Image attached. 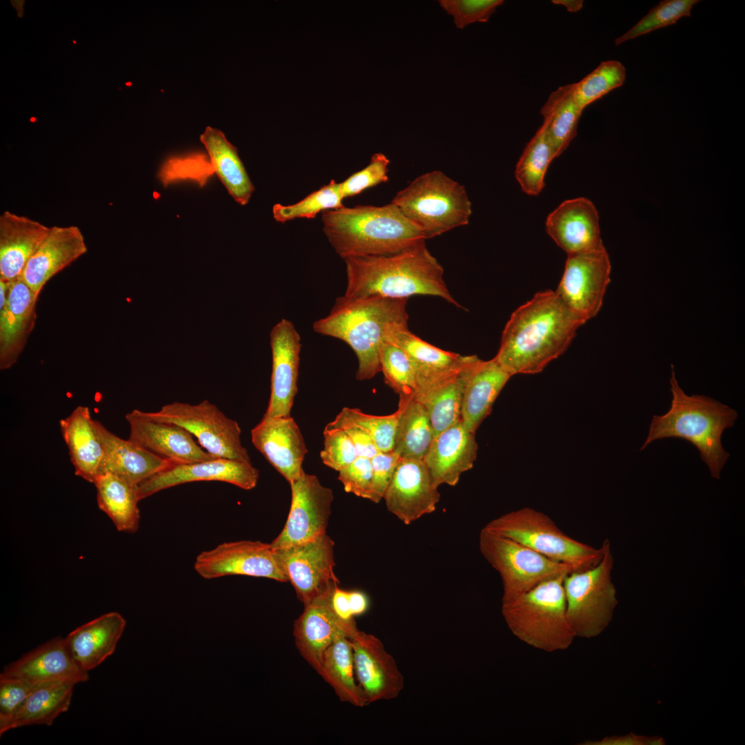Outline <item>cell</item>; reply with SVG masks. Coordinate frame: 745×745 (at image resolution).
Instances as JSON below:
<instances>
[{
	"label": "cell",
	"instance_id": "25",
	"mask_svg": "<svg viewBox=\"0 0 745 745\" xmlns=\"http://www.w3.org/2000/svg\"><path fill=\"white\" fill-rule=\"evenodd\" d=\"M594 203L583 197L563 201L547 217L546 230L567 255L603 246Z\"/></svg>",
	"mask_w": 745,
	"mask_h": 745
},
{
	"label": "cell",
	"instance_id": "50",
	"mask_svg": "<svg viewBox=\"0 0 745 745\" xmlns=\"http://www.w3.org/2000/svg\"><path fill=\"white\" fill-rule=\"evenodd\" d=\"M389 163V159L383 153H375L366 167L340 183L343 198L353 197L368 188L388 181Z\"/></svg>",
	"mask_w": 745,
	"mask_h": 745
},
{
	"label": "cell",
	"instance_id": "43",
	"mask_svg": "<svg viewBox=\"0 0 745 745\" xmlns=\"http://www.w3.org/2000/svg\"><path fill=\"white\" fill-rule=\"evenodd\" d=\"M340 183L332 179L302 200L292 205L276 203L272 208L274 219L284 223L296 218L313 219L321 211L335 210L344 207Z\"/></svg>",
	"mask_w": 745,
	"mask_h": 745
},
{
	"label": "cell",
	"instance_id": "48",
	"mask_svg": "<svg viewBox=\"0 0 745 745\" xmlns=\"http://www.w3.org/2000/svg\"><path fill=\"white\" fill-rule=\"evenodd\" d=\"M323 434L324 448L320 457L328 467L339 472L359 457L351 439L341 428L327 424Z\"/></svg>",
	"mask_w": 745,
	"mask_h": 745
},
{
	"label": "cell",
	"instance_id": "22",
	"mask_svg": "<svg viewBox=\"0 0 745 745\" xmlns=\"http://www.w3.org/2000/svg\"><path fill=\"white\" fill-rule=\"evenodd\" d=\"M255 448L290 484L300 477L308 452L300 429L291 417H263L251 430Z\"/></svg>",
	"mask_w": 745,
	"mask_h": 745
},
{
	"label": "cell",
	"instance_id": "3",
	"mask_svg": "<svg viewBox=\"0 0 745 745\" xmlns=\"http://www.w3.org/2000/svg\"><path fill=\"white\" fill-rule=\"evenodd\" d=\"M408 299L380 297L336 299L330 312L313 323V330L346 343L358 360L357 380L381 372L379 351L395 329L408 326Z\"/></svg>",
	"mask_w": 745,
	"mask_h": 745
},
{
	"label": "cell",
	"instance_id": "56",
	"mask_svg": "<svg viewBox=\"0 0 745 745\" xmlns=\"http://www.w3.org/2000/svg\"><path fill=\"white\" fill-rule=\"evenodd\" d=\"M655 744L657 742L659 744L660 739H655L653 738H647L645 737H637L635 735H627V736H613L607 737L602 740L595 742H584L580 744L584 745H624V744Z\"/></svg>",
	"mask_w": 745,
	"mask_h": 745
},
{
	"label": "cell",
	"instance_id": "6",
	"mask_svg": "<svg viewBox=\"0 0 745 745\" xmlns=\"http://www.w3.org/2000/svg\"><path fill=\"white\" fill-rule=\"evenodd\" d=\"M566 574L544 582L514 599L501 603L504 621L519 640L548 653L570 646L575 636L566 613L563 585Z\"/></svg>",
	"mask_w": 745,
	"mask_h": 745
},
{
	"label": "cell",
	"instance_id": "10",
	"mask_svg": "<svg viewBox=\"0 0 745 745\" xmlns=\"http://www.w3.org/2000/svg\"><path fill=\"white\" fill-rule=\"evenodd\" d=\"M479 548L499 574L503 587L501 603L514 599L544 582L573 571L569 566L551 560L484 527L479 533Z\"/></svg>",
	"mask_w": 745,
	"mask_h": 745
},
{
	"label": "cell",
	"instance_id": "51",
	"mask_svg": "<svg viewBox=\"0 0 745 745\" xmlns=\"http://www.w3.org/2000/svg\"><path fill=\"white\" fill-rule=\"evenodd\" d=\"M41 684L19 679L0 677V727L13 716L30 694Z\"/></svg>",
	"mask_w": 745,
	"mask_h": 745
},
{
	"label": "cell",
	"instance_id": "57",
	"mask_svg": "<svg viewBox=\"0 0 745 745\" xmlns=\"http://www.w3.org/2000/svg\"><path fill=\"white\" fill-rule=\"evenodd\" d=\"M555 4L564 6L568 12H575L579 11L583 6V1L580 0H553Z\"/></svg>",
	"mask_w": 745,
	"mask_h": 745
},
{
	"label": "cell",
	"instance_id": "19",
	"mask_svg": "<svg viewBox=\"0 0 745 745\" xmlns=\"http://www.w3.org/2000/svg\"><path fill=\"white\" fill-rule=\"evenodd\" d=\"M272 351L270 396L263 417L290 416L297 393L300 335L292 321L281 319L270 334Z\"/></svg>",
	"mask_w": 745,
	"mask_h": 745
},
{
	"label": "cell",
	"instance_id": "47",
	"mask_svg": "<svg viewBox=\"0 0 745 745\" xmlns=\"http://www.w3.org/2000/svg\"><path fill=\"white\" fill-rule=\"evenodd\" d=\"M341 411L367 431L380 452L393 450L398 419L397 411L383 416L368 415L359 408L347 407Z\"/></svg>",
	"mask_w": 745,
	"mask_h": 745
},
{
	"label": "cell",
	"instance_id": "8",
	"mask_svg": "<svg viewBox=\"0 0 745 745\" xmlns=\"http://www.w3.org/2000/svg\"><path fill=\"white\" fill-rule=\"evenodd\" d=\"M486 529L512 539L551 560L582 571L596 566L603 549L595 548L566 535L545 513L522 508L490 520Z\"/></svg>",
	"mask_w": 745,
	"mask_h": 745
},
{
	"label": "cell",
	"instance_id": "9",
	"mask_svg": "<svg viewBox=\"0 0 745 745\" xmlns=\"http://www.w3.org/2000/svg\"><path fill=\"white\" fill-rule=\"evenodd\" d=\"M602 547V557L596 566L569 572L564 579L566 613L575 637L599 635L611 621L617 604L611 580L614 559L608 539Z\"/></svg>",
	"mask_w": 745,
	"mask_h": 745
},
{
	"label": "cell",
	"instance_id": "16",
	"mask_svg": "<svg viewBox=\"0 0 745 745\" xmlns=\"http://www.w3.org/2000/svg\"><path fill=\"white\" fill-rule=\"evenodd\" d=\"M349 639L356 679L367 704L398 697L404 688V678L381 641L358 628Z\"/></svg>",
	"mask_w": 745,
	"mask_h": 745
},
{
	"label": "cell",
	"instance_id": "5",
	"mask_svg": "<svg viewBox=\"0 0 745 745\" xmlns=\"http://www.w3.org/2000/svg\"><path fill=\"white\" fill-rule=\"evenodd\" d=\"M670 384V409L662 415L653 416L648 435L640 450L657 439H685L697 448L711 476L719 479L729 457L722 445V435L726 428L734 425L737 411L711 397L687 395L678 384L673 365Z\"/></svg>",
	"mask_w": 745,
	"mask_h": 745
},
{
	"label": "cell",
	"instance_id": "42",
	"mask_svg": "<svg viewBox=\"0 0 745 745\" xmlns=\"http://www.w3.org/2000/svg\"><path fill=\"white\" fill-rule=\"evenodd\" d=\"M625 78L626 70L620 62L615 60L602 61L581 81L573 83L577 105L584 110L590 103L622 86Z\"/></svg>",
	"mask_w": 745,
	"mask_h": 745
},
{
	"label": "cell",
	"instance_id": "36",
	"mask_svg": "<svg viewBox=\"0 0 745 745\" xmlns=\"http://www.w3.org/2000/svg\"><path fill=\"white\" fill-rule=\"evenodd\" d=\"M420 388L417 398L424 406L430 420L434 436L461 420L462 367Z\"/></svg>",
	"mask_w": 745,
	"mask_h": 745
},
{
	"label": "cell",
	"instance_id": "23",
	"mask_svg": "<svg viewBox=\"0 0 745 745\" xmlns=\"http://www.w3.org/2000/svg\"><path fill=\"white\" fill-rule=\"evenodd\" d=\"M462 373L461 420L468 430L475 433L512 375L495 358L484 361L476 355L465 357Z\"/></svg>",
	"mask_w": 745,
	"mask_h": 745
},
{
	"label": "cell",
	"instance_id": "55",
	"mask_svg": "<svg viewBox=\"0 0 745 745\" xmlns=\"http://www.w3.org/2000/svg\"><path fill=\"white\" fill-rule=\"evenodd\" d=\"M328 425L341 428L347 434L359 457L371 459L380 452L367 431L348 418L342 411Z\"/></svg>",
	"mask_w": 745,
	"mask_h": 745
},
{
	"label": "cell",
	"instance_id": "38",
	"mask_svg": "<svg viewBox=\"0 0 745 745\" xmlns=\"http://www.w3.org/2000/svg\"><path fill=\"white\" fill-rule=\"evenodd\" d=\"M318 674L341 702L357 707L367 705L356 679L352 648L347 634L338 635L325 650Z\"/></svg>",
	"mask_w": 745,
	"mask_h": 745
},
{
	"label": "cell",
	"instance_id": "4",
	"mask_svg": "<svg viewBox=\"0 0 745 745\" xmlns=\"http://www.w3.org/2000/svg\"><path fill=\"white\" fill-rule=\"evenodd\" d=\"M321 221L328 241L344 259L390 255L426 239L421 230L391 202L326 210Z\"/></svg>",
	"mask_w": 745,
	"mask_h": 745
},
{
	"label": "cell",
	"instance_id": "52",
	"mask_svg": "<svg viewBox=\"0 0 745 745\" xmlns=\"http://www.w3.org/2000/svg\"><path fill=\"white\" fill-rule=\"evenodd\" d=\"M401 459L393 450L379 452L370 459L372 481L368 499L377 504L383 499Z\"/></svg>",
	"mask_w": 745,
	"mask_h": 745
},
{
	"label": "cell",
	"instance_id": "17",
	"mask_svg": "<svg viewBox=\"0 0 745 745\" xmlns=\"http://www.w3.org/2000/svg\"><path fill=\"white\" fill-rule=\"evenodd\" d=\"M383 499L390 513L410 525L436 510L440 494L423 459H401Z\"/></svg>",
	"mask_w": 745,
	"mask_h": 745
},
{
	"label": "cell",
	"instance_id": "30",
	"mask_svg": "<svg viewBox=\"0 0 745 745\" xmlns=\"http://www.w3.org/2000/svg\"><path fill=\"white\" fill-rule=\"evenodd\" d=\"M103 444V457L99 474L110 473L137 486L154 475L174 466L128 439L119 437L96 420Z\"/></svg>",
	"mask_w": 745,
	"mask_h": 745
},
{
	"label": "cell",
	"instance_id": "24",
	"mask_svg": "<svg viewBox=\"0 0 745 745\" xmlns=\"http://www.w3.org/2000/svg\"><path fill=\"white\" fill-rule=\"evenodd\" d=\"M0 677L23 679L34 684L66 681L86 682L88 673L75 663L65 638L56 637L3 667Z\"/></svg>",
	"mask_w": 745,
	"mask_h": 745
},
{
	"label": "cell",
	"instance_id": "2",
	"mask_svg": "<svg viewBox=\"0 0 745 745\" xmlns=\"http://www.w3.org/2000/svg\"><path fill=\"white\" fill-rule=\"evenodd\" d=\"M346 286L350 298L380 297L408 299L416 295L441 297L460 308L444 279V269L422 239L402 250L386 255L344 259Z\"/></svg>",
	"mask_w": 745,
	"mask_h": 745
},
{
	"label": "cell",
	"instance_id": "41",
	"mask_svg": "<svg viewBox=\"0 0 745 745\" xmlns=\"http://www.w3.org/2000/svg\"><path fill=\"white\" fill-rule=\"evenodd\" d=\"M555 159L542 126L527 143L515 171L522 190L528 195H538L544 187V178L551 161Z\"/></svg>",
	"mask_w": 745,
	"mask_h": 745
},
{
	"label": "cell",
	"instance_id": "53",
	"mask_svg": "<svg viewBox=\"0 0 745 745\" xmlns=\"http://www.w3.org/2000/svg\"><path fill=\"white\" fill-rule=\"evenodd\" d=\"M338 479L346 493L368 499L372 481L370 459L358 457L339 471Z\"/></svg>",
	"mask_w": 745,
	"mask_h": 745
},
{
	"label": "cell",
	"instance_id": "33",
	"mask_svg": "<svg viewBox=\"0 0 745 745\" xmlns=\"http://www.w3.org/2000/svg\"><path fill=\"white\" fill-rule=\"evenodd\" d=\"M386 341L398 346L408 356L417 377L418 390L459 368L464 359V356L441 350L422 340L408 326L395 329Z\"/></svg>",
	"mask_w": 745,
	"mask_h": 745
},
{
	"label": "cell",
	"instance_id": "11",
	"mask_svg": "<svg viewBox=\"0 0 745 745\" xmlns=\"http://www.w3.org/2000/svg\"><path fill=\"white\" fill-rule=\"evenodd\" d=\"M137 411L148 419L178 425L197 439L199 445L216 458L251 462L241 441L238 423L228 418L208 400L197 404L172 402L157 412Z\"/></svg>",
	"mask_w": 745,
	"mask_h": 745
},
{
	"label": "cell",
	"instance_id": "20",
	"mask_svg": "<svg viewBox=\"0 0 745 745\" xmlns=\"http://www.w3.org/2000/svg\"><path fill=\"white\" fill-rule=\"evenodd\" d=\"M332 590L304 606L303 613L294 622L296 647L317 673L323 654L334 639L341 633L350 637L357 629L355 619L344 620L333 610L330 604Z\"/></svg>",
	"mask_w": 745,
	"mask_h": 745
},
{
	"label": "cell",
	"instance_id": "46",
	"mask_svg": "<svg viewBox=\"0 0 745 745\" xmlns=\"http://www.w3.org/2000/svg\"><path fill=\"white\" fill-rule=\"evenodd\" d=\"M698 0H664L650 10L631 29L615 40V45L674 24L683 17L691 16V10Z\"/></svg>",
	"mask_w": 745,
	"mask_h": 745
},
{
	"label": "cell",
	"instance_id": "28",
	"mask_svg": "<svg viewBox=\"0 0 745 745\" xmlns=\"http://www.w3.org/2000/svg\"><path fill=\"white\" fill-rule=\"evenodd\" d=\"M8 284L6 304L0 310L1 370L17 362L37 317L38 295L20 277Z\"/></svg>",
	"mask_w": 745,
	"mask_h": 745
},
{
	"label": "cell",
	"instance_id": "45",
	"mask_svg": "<svg viewBox=\"0 0 745 745\" xmlns=\"http://www.w3.org/2000/svg\"><path fill=\"white\" fill-rule=\"evenodd\" d=\"M215 173L208 156L201 152L168 158L161 165L157 178L164 187L183 180H192L203 187L208 179Z\"/></svg>",
	"mask_w": 745,
	"mask_h": 745
},
{
	"label": "cell",
	"instance_id": "31",
	"mask_svg": "<svg viewBox=\"0 0 745 745\" xmlns=\"http://www.w3.org/2000/svg\"><path fill=\"white\" fill-rule=\"evenodd\" d=\"M125 626L119 613H108L70 632L65 642L77 665L88 672L115 652Z\"/></svg>",
	"mask_w": 745,
	"mask_h": 745
},
{
	"label": "cell",
	"instance_id": "49",
	"mask_svg": "<svg viewBox=\"0 0 745 745\" xmlns=\"http://www.w3.org/2000/svg\"><path fill=\"white\" fill-rule=\"evenodd\" d=\"M441 7L453 17L455 26L463 29L475 22H487L503 0H439Z\"/></svg>",
	"mask_w": 745,
	"mask_h": 745
},
{
	"label": "cell",
	"instance_id": "29",
	"mask_svg": "<svg viewBox=\"0 0 745 745\" xmlns=\"http://www.w3.org/2000/svg\"><path fill=\"white\" fill-rule=\"evenodd\" d=\"M50 229L38 221L8 210L0 215V280L10 282L21 277Z\"/></svg>",
	"mask_w": 745,
	"mask_h": 745
},
{
	"label": "cell",
	"instance_id": "54",
	"mask_svg": "<svg viewBox=\"0 0 745 745\" xmlns=\"http://www.w3.org/2000/svg\"><path fill=\"white\" fill-rule=\"evenodd\" d=\"M330 604L341 619L349 621L366 613L369 606L367 595L359 590H344L336 585L330 595Z\"/></svg>",
	"mask_w": 745,
	"mask_h": 745
},
{
	"label": "cell",
	"instance_id": "27",
	"mask_svg": "<svg viewBox=\"0 0 745 745\" xmlns=\"http://www.w3.org/2000/svg\"><path fill=\"white\" fill-rule=\"evenodd\" d=\"M475 434L460 420L434 437L423 459L434 486H455L461 474L473 467L477 453Z\"/></svg>",
	"mask_w": 745,
	"mask_h": 745
},
{
	"label": "cell",
	"instance_id": "13",
	"mask_svg": "<svg viewBox=\"0 0 745 745\" xmlns=\"http://www.w3.org/2000/svg\"><path fill=\"white\" fill-rule=\"evenodd\" d=\"M611 264L604 246L568 254L556 292L584 323L600 310L610 281Z\"/></svg>",
	"mask_w": 745,
	"mask_h": 745
},
{
	"label": "cell",
	"instance_id": "39",
	"mask_svg": "<svg viewBox=\"0 0 745 745\" xmlns=\"http://www.w3.org/2000/svg\"><path fill=\"white\" fill-rule=\"evenodd\" d=\"M98 506L119 531L137 532L140 520L137 486L110 473L97 475L94 483Z\"/></svg>",
	"mask_w": 745,
	"mask_h": 745
},
{
	"label": "cell",
	"instance_id": "21",
	"mask_svg": "<svg viewBox=\"0 0 745 745\" xmlns=\"http://www.w3.org/2000/svg\"><path fill=\"white\" fill-rule=\"evenodd\" d=\"M130 427L128 439L174 465L215 459L197 444L183 428L154 421L139 415L137 409L126 415Z\"/></svg>",
	"mask_w": 745,
	"mask_h": 745
},
{
	"label": "cell",
	"instance_id": "14",
	"mask_svg": "<svg viewBox=\"0 0 745 745\" xmlns=\"http://www.w3.org/2000/svg\"><path fill=\"white\" fill-rule=\"evenodd\" d=\"M291 504L281 533L270 543L273 549L313 540L326 533L331 515L332 490L315 475L303 471L290 483Z\"/></svg>",
	"mask_w": 745,
	"mask_h": 745
},
{
	"label": "cell",
	"instance_id": "32",
	"mask_svg": "<svg viewBox=\"0 0 745 745\" xmlns=\"http://www.w3.org/2000/svg\"><path fill=\"white\" fill-rule=\"evenodd\" d=\"M75 475L94 483L103 457V444L89 408L79 406L59 421Z\"/></svg>",
	"mask_w": 745,
	"mask_h": 745
},
{
	"label": "cell",
	"instance_id": "37",
	"mask_svg": "<svg viewBox=\"0 0 745 745\" xmlns=\"http://www.w3.org/2000/svg\"><path fill=\"white\" fill-rule=\"evenodd\" d=\"M393 451L400 458L423 459L434 438L433 426L416 394L399 397Z\"/></svg>",
	"mask_w": 745,
	"mask_h": 745
},
{
	"label": "cell",
	"instance_id": "12",
	"mask_svg": "<svg viewBox=\"0 0 745 745\" xmlns=\"http://www.w3.org/2000/svg\"><path fill=\"white\" fill-rule=\"evenodd\" d=\"M333 540L326 533L301 544L273 549L275 558L304 606L339 583L334 573Z\"/></svg>",
	"mask_w": 745,
	"mask_h": 745
},
{
	"label": "cell",
	"instance_id": "34",
	"mask_svg": "<svg viewBox=\"0 0 745 745\" xmlns=\"http://www.w3.org/2000/svg\"><path fill=\"white\" fill-rule=\"evenodd\" d=\"M219 179L237 203L247 204L255 190L235 146L219 130L207 127L200 136Z\"/></svg>",
	"mask_w": 745,
	"mask_h": 745
},
{
	"label": "cell",
	"instance_id": "7",
	"mask_svg": "<svg viewBox=\"0 0 745 745\" xmlns=\"http://www.w3.org/2000/svg\"><path fill=\"white\" fill-rule=\"evenodd\" d=\"M391 203L421 230L426 239L467 225L472 215L465 187L440 170L419 175Z\"/></svg>",
	"mask_w": 745,
	"mask_h": 745
},
{
	"label": "cell",
	"instance_id": "18",
	"mask_svg": "<svg viewBox=\"0 0 745 745\" xmlns=\"http://www.w3.org/2000/svg\"><path fill=\"white\" fill-rule=\"evenodd\" d=\"M259 477V471L251 462L215 458L172 466L141 482L137 490L141 500L162 490L194 481H223L250 490L256 486Z\"/></svg>",
	"mask_w": 745,
	"mask_h": 745
},
{
	"label": "cell",
	"instance_id": "26",
	"mask_svg": "<svg viewBox=\"0 0 745 745\" xmlns=\"http://www.w3.org/2000/svg\"><path fill=\"white\" fill-rule=\"evenodd\" d=\"M87 251L83 235L78 226L50 227L47 237L28 260L20 278L39 295L53 276Z\"/></svg>",
	"mask_w": 745,
	"mask_h": 745
},
{
	"label": "cell",
	"instance_id": "1",
	"mask_svg": "<svg viewBox=\"0 0 745 745\" xmlns=\"http://www.w3.org/2000/svg\"><path fill=\"white\" fill-rule=\"evenodd\" d=\"M583 324L555 290L537 292L512 313L494 358L512 376L538 373L565 352Z\"/></svg>",
	"mask_w": 745,
	"mask_h": 745
},
{
	"label": "cell",
	"instance_id": "15",
	"mask_svg": "<svg viewBox=\"0 0 745 745\" xmlns=\"http://www.w3.org/2000/svg\"><path fill=\"white\" fill-rule=\"evenodd\" d=\"M195 570L206 579L228 575L265 577L288 582L274 555L270 543L241 540L220 544L199 553Z\"/></svg>",
	"mask_w": 745,
	"mask_h": 745
},
{
	"label": "cell",
	"instance_id": "35",
	"mask_svg": "<svg viewBox=\"0 0 745 745\" xmlns=\"http://www.w3.org/2000/svg\"><path fill=\"white\" fill-rule=\"evenodd\" d=\"M74 685L66 681L39 685L13 716L0 727V735L29 725H52L60 714L69 708Z\"/></svg>",
	"mask_w": 745,
	"mask_h": 745
},
{
	"label": "cell",
	"instance_id": "40",
	"mask_svg": "<svg viewBox=\"0 0 745 745\" xmlns=\"http://www.w3.org/2000/svg\"><path fill=\"white\" fill-rule=\"evenodd\" d=\"M583 110L577 105L572 84L562 86L553 91L541 108L542 126L555 158L558 157L577 135V128Z\"/></svg>",
	"mask_w": 745,
	"mask_h": 745
},
{
	"label": "cell",
	"instance_id": "44",
	"mask_svg": "<svg viewBox=\"0 0 745 745\" xmlns=\"http://www.w3.org/2000/svg\"><path fill=\"white\" fill-rule=\"evenodd\" d=\"M379 355L385 383L399 397L415 395L418 392L417 379L405 352L395 344L384 341L380 346Z\"/></svg>",
	"mask_w": 745,
	"mask_h": 745
},
{
	"label": "cell",
	"instance_id": "58",
	"mask_svg": "<svg viewBox=\"0 0 745 745\" xmlns=\"http://www.w3.org/2000/svg\"><path fill=\"white\" fill-rule=\"evenodd\" d=\"M8 282L0 280V310L3 308L7 301Z\"/></svg>",
	"mask_w": 745,
	"mask_h": 745
}]
</instances>
